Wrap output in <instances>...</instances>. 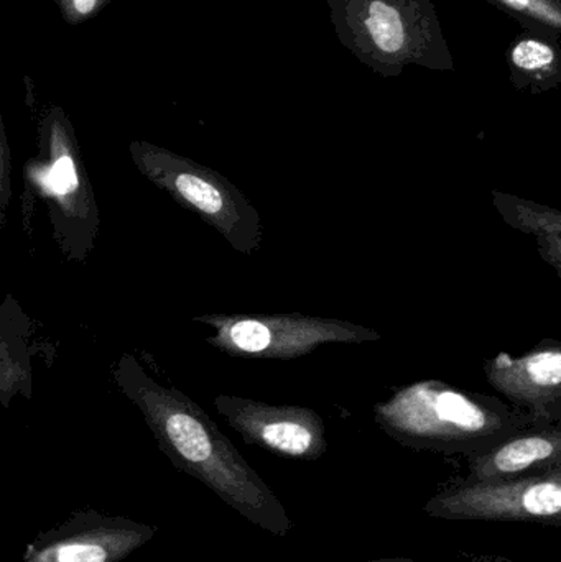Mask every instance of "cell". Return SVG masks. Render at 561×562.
I'll return each instance as SVG.
<instances>
[{"label":"cell","mask_w":561,"mask_h":562,"mask_svg":"<svg viewBox=\"0 0 561 562\" xmlns=\"http://www.w3.org/2000/svg\"><path fill=\"white\" fill-rule=\"evenodd\" d=\"M125 396L141 409L160 451L247 521L285 538L293 521L263 479L190 396L157 382L135 357L122 353L114 372Z\"/></svg>","instance_id":"obj_1"},{"label":"cell","mask_w":561,"mask_h":562,"mask_svg":"<svg viewBox=\"0 0 561 562\" xmlns=\"http://www.w3.org/2000/svg\"><path fill=\"white\" fill-rule=\"evenodd\" d=\"M374 415L378 425L402 446L467 458L539 425L529 413L503 400L441 380L402 386L374 406Z\"/></svg>","instance_id":"obj_2"},{"label":"cell","mask_w":561,"mask_h":562,"mask_svg":"<svg viewBox=\"0 0 561 562\" xmlns=\"http://www.w3.org/2000/svg\"><path fill=\"white\" fill-rule=\"evenodd\" d=\"M336 36L382 78L408 66L455 71L437 7L431 0H326Z\"/></svg>","instance_id":"obj_3"},{"label":"cell","mask_w":561,"mask_h":562,"mask_svg":"<svg viewBox=\"0 0 561 562\" xmlns=\"http://www.w3.org/2000/svg\"><path fill=\"white\" fill-rule=\"evenodd\" d=\"M128 151L150 183L216 229L234 250L253 256L262 247L259 213L226 177L150 142H132Z\"/></svg>","instance_id":"obj_4"},{"label":"cell","mask_w":561,"mask_h":562,"mask_svg":"<svg viewBox=\"0 0 561 562\" xmlns=\"http://www.w3.org/2000/svg\"><path fill=\"white\" fill-rule=\"evenodd\" d=\"M194 321L213 327L207 344L240 359L293 360L326 344L381 339V334L369 327L306 314H206Z\"/></svg>","instance_id":"obj_5"},{"label":"cell","mask_w":561,"mask_h":562,"mask_svg":"<svg viewBox=\"0 0 561 562\" xmlns=\"http://www.w3.org/2000/svg\"><path fill=\"white\" fill-rule=\"evenodd\" d=\"M425 512L440 520L561 527V464L514 481L453 485Z\"/></svg>","instance_id":"obj_6"},{"label":"cell","mask_w":561,"mask_h":562,"mask_svg":"<svg viewBox=\"0 0 561 562\" xmlns=\"http://www.w3.org/2000/svg\"><path fill=\"white\" fill-rule=\"evenodd\" d=\"M158 528L98 510H75L68 520L36 535L22 562H121L154 540Z\"/></svg>","instance_id":"obj_7"},{"label":"cell","mask_w":561,"mask_h":562,"mask_svg":"<svg viewBox=\"0 0 561 562\" xmlns=\"http://www.w3.org/2000/svg\"><path fill=\"white\" fill-rule=\"evenodd\" d=\"M214 408L246 445L305 462L328 451L325 423L313 409L229 395L216 396Z\"/></svg>","instance_id":"obj_8"},{"label":"cell","mask_w":561,"mask_h":562,"mask_svg":"<svg viewBox=\"0 0 561 562\" xmlns=\"http://www.w3.org/2000/svg\"><path fill=\"white\" fill-rule=\"evenodd\" d=\"M487 382L539 425L561 423V342L543 339L523 356L497 353L484 363Z\"/></svg>","instance_id":"obj_9"},{"label":"cell","mask_w":561,"mask_h":562,"mask_svg":"<svg viewBox=\"0 0 561 562\" xmlns=\"http://www.w3.org/2000/svg\"><path fill=\"white\" fill-rule=\"evenodd\" d=\"M40 132L48 161L32 165L36 170V173H32L33 180L40 184L49 203L55 204V213L91 220L96 216L94 198L89 187H82L88 181L82 178L75 131L65 112L59 108L49 109Z\"/></svg>","instance_id":"obj_10"},{"label":"cell","mask_w":561,"mask_h":562,"mask_svg":"<svg viewBox=\"0 0 561 562\" xmlns=\"http://www.w3.org/2000/svg\"><path fill=\"white\" fill-rule=\"evenodd\" d=\"M470 474L460 484H494L539 474L561 464V423L534 425L468 458Z\"/></svg>","instance_id":"obj_11"},{"label":"cell","mask_w":561,"mask_h":562,"mask_svg":"<svg viewBox=\"0 0 561 562\" xmlns=\"http://www.w3.org/2000/svg\"><path fill=\"white\" fill-rule=\"evenodd\" d=\"M507 71L517 91L543 94L561 86L560 38L524 29L506 52Z\"/></svg>","instance_id":"obj_12"},{"label":"cell","mask_w":561,"mask_h":562,"mask_svg":"<svg viewBox=\"0 0 561 562\" xmlns=\"http://www.w3.org/2000/svg\"><path fill=\"white\" fill-rule=\"evenodd\" d=\"M493 201L513 229L536 239L540 257L561 279V210L501 191H494Z\"/></svg>","instance_id":"obj_13"},{"label":"cell","mask_w":561,"mask_h":562,"mask_svg":"<svg viewBox=\"0 0 561 562\" xmlns=\"http://www.w3.org/2000/svg\"><path fill=\"white\" fill-rule=\"evenodd\" d=\"M491 5L523 23L561 38V0H487Z\"/></svg>","instance_id":"obj_14"},{"label":"cell","mask_w":561,"mask_h":562,"mask_svg":"<svg viewBox=\"0 0 561 562\" xmlns=\"http://www.w3.org/2000/svg\"><path fill=\"white\" fill-rule=\"evenodd\" d=\"M69 25H81L98 16L112 0H53Z\"/></svg>","instance_id":"obj_15"},{"label":"cell","mask_w":561,"mask_h":562,"mask_svg":"<svg viewBox=\"0 0 561 562\" xmlns=\"http://www.w3.org/2000/svg\"><path fill=\"white\" fill-rule=\"evenodd\" d=\"M358 562H414V561L402 560V558H385V560L358 561Z\"/></svg>","instance_id":"obj_16"}]
</instances>
